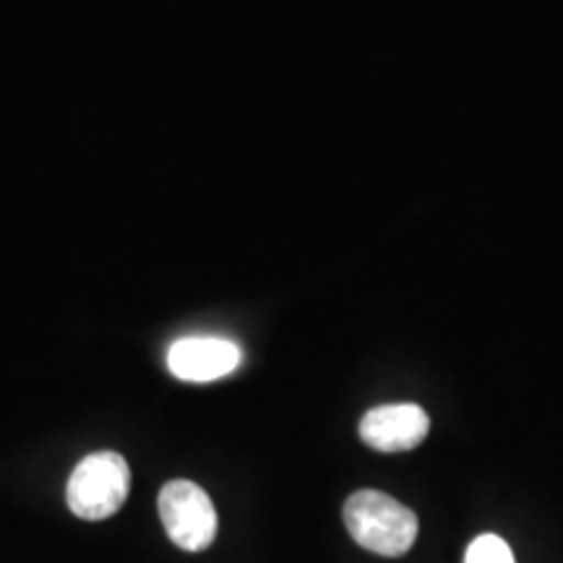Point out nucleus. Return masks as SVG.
I'll return each mask as SVG.
<instances>
[{
  "instance_id": "1",
  "label": "nucleus",
  "mask_w": 563,
  "mask_h": 563,
  "mask_svg": "<svg viewBox=\"0 0 563 563\" xmlns=\"http://www.w3.org/2000/svg\"><path fill=\"white\" fill-rule=\"evenodd\" d=\"M344 527L365 551L399 559L418 540V514L382 490H357L344 504Z\"/></svg>"
},
{
  "instance_id": "2",
  "label": "nucleus",
  "mask_w": 563,
  "mask_h": 563,
  "mask_svg": "<svg viewBox=\"0 0 563 563\" xmlns=\"http://www.w3.org/2000/svg\"><path fill=\"white\" fill-rule=\"evenodd\" d=\"M131 467L118 452H95L76 464L66 485L68 509L87 522L115 514L129 498Z\"/></svg>"
},
{
  "instance_id": "3",
  "label": "nucleus",
  "mask_w": 563,
  "mask_h": 563,
  "mask_svg": "<svg viewBox=\"0 0 563 563\" xmlns=\"http://www.w3.org/2000/svg\"><path fill=\"white\" fill-rule=\"evenodd\" d=\"M167 538L183 551H207L217 538V509L209 493L191 481H170L157 498Z\"/></svg>"
},
{
  "instance_id": "4",
  "label": "nucleus",
  "mask_w": 563,
  "mask_h": 563,
  "mask_svg": "<svg viewBox=\"0 0 563 563\" xmlns=\"http://www.w3.org/2000/svg\"><path fill=\"white\" fill-rule=\"evenodd\" d=\"M243 361L235 342L222 336H183L167 350V368L180 382L207 384L230 376Z\"/></svg>"
},
{
  "instance_id": "5",
  "label": "nucleus",
  "mask_w": 563,
  "mask_h": 563,
  "mask_svg": "<svg viewBox=\"0 0 563 563\" xmlns=\"http://www.w3.org/2000/svg\"><path fill=\"white\" fill-rule=\"evenodd\" d=\"M431 431V418L420 405L373 407L361 420V439L384 454L410 452Z\"/></svg>"
},
{
  "instance_id": "6",
  "label": "nucleus",
  "mask_w": 563,
  "mask_h": 563,
  "mask_svg": "<svg viewBox=\"0 0 563 563\" xmlns=\"http://www.w3.org/2000/svg\"><path fill=\"white\" fill-rule=\"evenodd\" d=\"M464 563H517L506 540L498 534H481L467 548Z\"/></svg>"
}]
</instances>
